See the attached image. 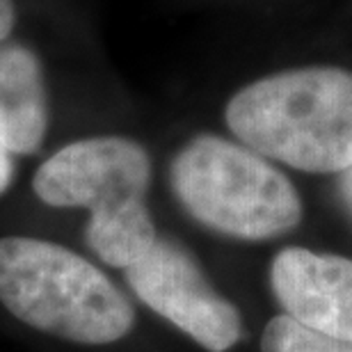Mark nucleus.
<instances>
[{
	"label": "nucleus",
	"instance_id": "1",
	"mask_svg": "<svg viewBox=\"0 0 352 352\" xmlns=\"http://www.w3.org/2000/svg\"><path fill=\"white\" fill-rule=\"evenodd\" d=\"M224 119L258 156L341 174L352 165V72L302 67L265 76L231 96Z\"/></svg>",
	"mask_w": 352,
	"mask_h": 352
},
{
	"label": "nucleus",
	"instance_id": "2",
	"mask_svg": "<svg viewBox=\"0 0 352 352\" xmlns=\"http://www.w3.org/2000/svg\"><path fill=\"white\" fill-rule=\"evenodd\" d=\"M151 160L122 135L87 138L62 146L32 179L34 195L55 208H87V243L115 267H129L158 241L146 208Z\"/></svg>",
	"mask_w": 352,
	"mask_h": 352
},
{
	"label": "nucleus",
	"instance_id": "3",
	"mask_svg": "<svg viewBox=\"0 0 352 352\" xmlns=\"http://www.w3.org/2000/svg\"><path fill=\"white\" fill-rule=\"evenodd\" d=\"M0 302L25 325L87 346L124 339L135 322L131 302L94 263L39 238H0Z\"/></svg>",
	"mask_w": 352,
	"mask_h": 352
},
{
	"label": "nucleus",
	"instance_id": "4",
	"mask_svg": "<svg viewBox=\"0 0 352 352\" xmlns=\"http://www.w3.org/2000/svg\"><path fill=\"white\" fill-rule=\"evenodd\" d=\"M172 188L204 227L238 241H270L302 220L293 183L256 151L217 135H199L172 160Z\"/></svg>",
	"mask_w": 352,
	"mask_h": 352
},
{
	"label": "nucleus",
	"instance_id": "5",
	"mask_svg": "<svg viewBox=\"0 0 352 352\" xmlns=\"http://www.w3.org/2000/svg\"><path fill=\"white\" fill-rule=\"evenodd\" d=\"M133 293L208 352H227L241 341V311L204 277L195 258L172 241H158L126 267Z\"/></svg>",
	"mask_w": 352,
	"mask_h": 352
},
{
	"label": "nucleus",
	"instance_id": "6",
	"mask_svg": "<svg viewBox=\"0 0 352 352\" xmlns=\"http://www.w3.org/2000/svg\"><path fill=\"white\" fill-rule=\"evenodd\" d=\"M270 286L293 320L352 343V258L286 248L272 258Z\"/></svg>",
	"mask_w": 352,
	"mask_h": 352
},
{
	"label": "nucleus",
	"instance_id": "7",
	"mask_svg": "<svg viewBox=\"0 0 352 352\" xmlns=\"http://www.w3.org/2000/svg\"><path fill=\"white\" fill-rule=\"evenodd\" d=\"M48 129V101L37 55L0 41V140L10 153H34Z\"/></svg>",
	"mask_w": 352,
	"mask_h": 352
},
{
	"label": "nucleus",
	"instance_id": "8",
	"mask_svg": "<svg viewBox=\"0 0 352 352\" xmlns=\"http://www.w3.org/2000/svg\"><path fill=\"white\" fill-rule=\"evenodd\" d=\"M261 352H352V343L316 332L284 314L265 325Z\"/></svg>",
	"mask_w": 352,
	"mask_h": 352
},
{
	"label": "nucleus",
	"instance_id": "9",
	"mask_svg": "<svg viewBox=\"0 0 352 352\" xmlns=\"http://www.w3.org/2000/svg\"><path fill=\"white\" fill-rule=\"evenodd\" d=\"M14 21H16L14 0H0V41L10 39V34L14 30Z\"/></svg>",
	"mask_w": 352,
	"mask_h": 352
},
{
	"label": "nucleus",
	"instance_id": "10",
	"mask_svg": "<svg viewBox=\"0 0 352 352\" xmlns=\"http://www.w3.org/2000/svg\"><path fill=\"white\" fill-rule=\"evenodd\" d=\"M12 174H14V167H12V153L7 151V146L3 144L0 140V195L10 188L12 183Z\"/></svg>",
	"mask_w": 352,
	"mask_h": 352
},
{
	"label": "nucleus",
	"instance_id": "11",
	"mask_svg": "<svg viewBox=\"0 0 352 352\" xmlns=\"http://www.w3.org/2000/svg\"><path fill=\"white\" fill-rule=\"evenodd\" d=\"M339 192H341L343 204H346L348 213L352 215V165L348 170H343L339 176Z\"/></svg>",
	"mask_w": 352,
	"mask_h": 352
}]
</instances>
